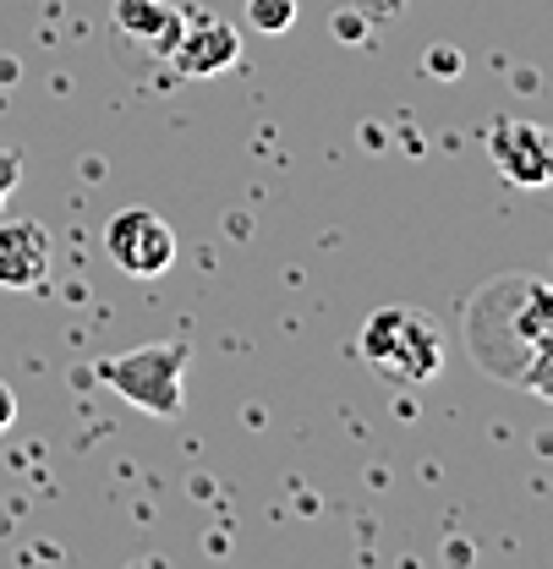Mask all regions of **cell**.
I'll list each match as a JSON object with an SVG mask.
<instances>
[{
    "label": "cell",
    "mask_w": 553,
    "mask_h": 569,
    "mask_svg": "<svg viewBox=\"0 0 553 569\" xmlns=\"http://www.w3.org/2000/svg\"><path fill=\"white\" fill-rule=\"evenodd\" d=\"M362 356L384 367L395 383H427L444 367V335L416 307H378L362 323Z\"/></svg>",
    "instance_id": "1"
},
{
    "label": "cell",
    "mask_w": 553,
    "mask_h": 569,
    "mask_svg": "<svg viewBox=\"0 0 553 569\" xmlns=\"http://www.w3.org/2000/svg\"><path fill=\"white\" fill-rule=\"evenodd\" d=\"M192 361V346L170 340V346H138V351H121V356H105L93 372L148 417H181V372Z\"/></svg>",
    "instance_id": "2"
},
{
    "label": "cell",
    "mask_w": 553,
    "mask_h": 569,
    "mask_svg": "<svg viewBox=\"0 0 553 569\" xmlns=\"http://www.w3.org/2000/svg\"><path fill=\"white\" fill-rule=\"evenodd\" d=\"M105 252L121 274L132 280H159L176 263V230L154 209H121L105 224Z\"/></svg>",
    "instance_id": "3"
},
{
    "label": "cell",
    "mask_w": 553,
    "mask_h": 569,
    "mask_svg": "<svg viewBox=\"0 0 553 569\" xmlns=\"http://www.w3.org/2000/svg\"><path fill=\"white\" fill-rule=\"evenodd\" d=\"M487 153H493L504 181H515V187H553V127L504 121V127H493Z\"/></svg>",
    "instance_id": "4"
},
{
    "label": "cell",
    "mask_w": 553,
    "mask_h": 569,
    "mask_svg": "<svg viewBox=\"0 0 553 569\" xmlns=\"http://www.w3.org/2000/svg\"><path fill=\"white\" fill-rule=\"evenodd\" d=\"M165 61H170L176 77H219L225 67L241 61V33L230 22L208 17V11H192L187 28H181V39H176V50Z\"/></svg>",
    "instance_id": "5"
},
{
    "label": "cell",
    "mask_w": 553,
    "mask_h": 569,
    "mask_svg": "<svg viewBox=\"0 0 553 569\" xmlns=\"http://www.w3.org/2000/svg\"><path fill=\"white\" fill-rule=\"evenodd\" d=\"M50 280V236L39 219L0 213V290H33Z\"/></svg>",
    "instance_id": "6"
},
{
    "label": "cell",
    "mask_w": 553,
    "mask_h": 569,
    "mask_svg": "<svg viewBox=\"0 0 553 569\" xmlns=\"http://www.w3.org/2000/svg\"><path fill=\"white\" fill-rule=\"evenodd\" d=\"M187 17L192 11L176 6V0H116V33L142 44V50H154V56H170L176 50Z\"/></svg>",
    "instance_id": "7"
},
{
    "label": "cell",
    "mask_w": 553,
    "mask_h": 569,
    "mask_svg": "<svg viewBox=\"0 0 553 569\" xmlns=\"http://www.w3.org/2000/svg\"><path fill=\"white\" fill-rule=\"evenodd\" d=\"M521 383H526L537 400H553V335H549V340H537V351L526 356V367H521Z\"/></svg>",
    "instance_id": "8"
},
{
    "label": "cell",
    "mask_w": 553,
    "mask_h": 569,
    "mask_svg": "<svg viewBox=\"0 0 553 569\" xmlns=\"http://www.w3.org/2000/svg\"><path fill=\"white\" fill-rule=\"evenodd\" d=\"M247 22L258 33H285L296 22V0H247Z\"/></svg>",
    "instance_id": "9"
},
{
    "label": "cell",
    "mask_w": 553,
    "mask_h": 569,
    "mask_svg": "<svg viewBox=\"0 0 553 569\" xmlns=\"http://www.w3.org/2000/svg\"><path fill=\"white\" fill-rule=\"evenodd\" d=\"M22 181V153H11V148H0V213H6V192Z\"/></svg>",
    "instance_id": "10"
},
{
    "label": "cell",
    "mask_w": 553,
    "mask_h": 569,
    "mask_svg": "<svg viewBox=\"0 0 553 569\" xmlns=\"http://www.w3.org/2000/svg\"><path fill=\"white\" fill-rule=\"evenodd\" d=\"M356 11H362L367 28H373V22H384V17H401V0H356Z\"/></svg>",
    "instance_id": "11"
},
{
    "label": "cell",
    "mask_w": 553,
    "mask_h": 569,
    "mask_svg": "<svg viewBox=\"0 0 553 569\" xmlns=\"http://www.w3.org/2000/svg\"><path fill=\"white\" fill-rule=\"evenodd\" d=\"M11 417H17V395H11V389L0 383V432L11 427Z\"/></svg>",
    "instance_id": "12"
},
{
    "label": "cell",
    "mask_w": 553,
    "mask_h": 569,
    "mask_svg": "<svg viewBox=\"0 0 553 569\" xmlns=\"http://www.w3.org/2000/svg\"><path fill=\"white\" fill-rule=\"evenodd\" d=\"M340 33H346V39H362V17H340Z\"/></svg>",
    "instance_id": "13"
}]
</instances>
